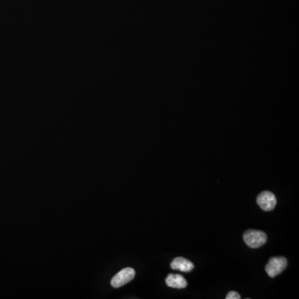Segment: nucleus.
<instances>
[{
	"label": "nucleus",
	"instance_id": "f257e3e1",
	"mask_svg": "<svg viewBox=\"0 0 299 299\" xmlns=\"http://www.w3.org/2000/svg\"><path fill=\"white\" fill-rule=\"evenodd\" d=\"M243 238L245 244L249 248L258 249L260 247L265 245L267 241V234L264 232L260 231V230L249 229L245 232Z\"/></svg>",
	"mask_w": 299,
	"mask_h": 299
},
{
	"label": "nucleus",
	"instance_id": "f03ea898",
	"mask_svg": "<svg viewBox=\"0 0 299 299\" xmlns=\"http://www.w3.org/2000/svg\"><path fill=\"white\" fill-rule=\"evenodd\" d=\"M288 260L284 257H273L269 260V263L265 267V270L268 275L274 277L286 269Z\"/></svg>",
	"mask_w": 299,
	"mask_h": 299
},
{
	"label": "nucleus",
	"instance_id": "7ed1b4c3",
	"mask_svg": "<svg viewBox=\"0 0 299 299\" xmlns=\"http://www.w3.org/2000/svg\"><path fill=\"white\" fill-rule=\"evenodd\" d=\"M135 276V272L132 268H125L112 277L111 284L113 288H121L130 283Z\"/></svg>",
	"mask_w": 299,
	"mask_h": 299
},
{
	"label": "nucleus",
	"instance_id": "20e7f679",
	"mask_svg": "<svg viewBox=\"0 0 299 299\" xmlns=\"http://www.w3.org/2000/svg\"><path fill=\"white\" fill-rule=\"evenodd\" d=\"M257 204L264 211H271L277 205L276 196L270 191H263L257 197Z\"/></svg>",
	"mask_w": 299,
	"mask_h": 299
},
{
	"label": "nucleus",
	"instance_id": "39448f33",
	"mask_svg": "<svg viewBox=\"0 0 299 299\" xmlns=\"http://www.w3.org/2000/svg\"><path fill=\"white\" fill-rule=\"evenodd\" d=\"M170 267L174 270H180L182 272H185V273L192 271L194 268L192 262H190V260L182 258V257H177V258H174L170 264Z\"/></svg>",
	"mask_w": 299,
	"mask_h": 299
},
{
	"label": "nucleus",
	"instance_id": "423d86ee",
	"mask_svg": "<svg viewBox=\"0 0 299 299\" xmlns=\"http://www.w3.org/2000/svg\"><path fill=\"white\" fill-rule=\"evenodd\" d=\"M166 283L167 286L170 288L182 289L187 286V282L183 276L180 274H172L170 273L166 278Z\"/></svg>",
	"mask_w": 299,
	"mask_h": 299
},
{
	"label": "nucleus",
	"instance_id": "0eeeda50",
	"mask_svg": "<svg viewBox=\"0 0 299 299\" xmlns=\"http://www.w3.org/2000/svg\"><path fill=\"white\" fill-rule=\"evenodd\" d=\"M241 297V295L238 294V293H236L234 291L229 292L227 296H226V299H240Z\"/></svg>",
	"mask_w": 299,
	"mask_h": 299
}]
</instances>
